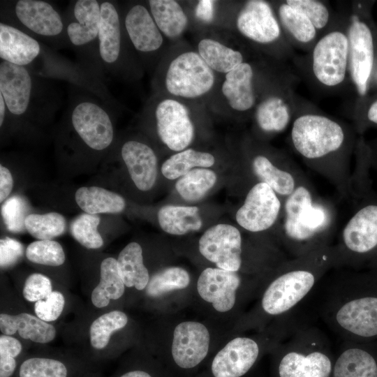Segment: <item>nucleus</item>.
I'll use <instances>...</instances> for the list:
<instances>
[{
	"label": "nucleus",
	"instance_id": "nucleus-1",
	"mask_svg": "<svg viewBox=\"0 0 377 377\" xmlns=\"http://www.w3.org/2000/svg\"><path fill=\"white\" fill-rule=\"evenodd\" d=\"M327 288L320 310L325 324L343 341L377 339V271L346 269Z\"/></svg>",
	"mask_w": 377,
	"mask_h": 377
},
{
	"label": "nucleus",
	"instance_id": "nucleus-2",
	"mask_svg": "<svg viewBox=\"0 0 377 377\" xmlns=\"http://www.w3.org/2000/svg\"><path fill=\"white\" fill-rule=\"evenodd\" d=\"M290 138L305 163L327 179L341 198L352 200L351 143L346 128L326 116L304 114L293 120Z\"/></svg>",
	"mask_w": 377,
	"mask_h": 377
},
{
	"label": "nucleus",
	"instance_id": "nucleus-3",
	"mask_svg": "<svg viewBox=\"0 0 377 377\" xmlns=\"http://www.w3.org/2000/svg\"><path fill=\"white\" fill-rule=\"evenodd\" d=\"M336 219L334 205L320 197L306 177L283 200L280 243L290 258L300 257L331 244Z\"/></svg>",
	"mask_w": 377,
	"mask_h": 377
},
{
	"label": "nucleus",
	"instance_id": "nucleus-4",
	"mask_svg": "<svg viewBox=\"0 0 377 377\" xmlns=\"http://www.w3.org/2000/svg\"><path fill=\"white\" fill-rule=\"evenodd\" d=\"M334 269L332 244L297 258H290L274 270L259 302V319H279L294 309L312 292L323 276Z\"/></svg>",
	"mask_w": 377,
	"mask_h": 377
},
{
	"label": "nucleus",
	"instance_id": "nucleus-5",
	"mask_svg": "<svg viewBox=\"0 0 377 377\" xmlns=\"http://www.w3.org/2000/svg\"><path fill=\"white\" fill-rule=\"evenodd\" d=\"M355 208L332 244L334 269L377 271V193L353 201Z\"/></svg>",
	"mask_w": 377,
	"mask_h": 377
},
{
	"label": "nucleus",
	"instance_id": "nucleus-6",
	"mask_svg": "<svg viewBox=\"0 0 377 377\" xmlns=\"http://www.w3.org/2000/svg\"><path fill=\"white\" fill-rule=\"evenodd\" d=\"M274 351L276 377H331L335 355L316 326L302 323Z\"/></svg>",
	"mask_w": 377,
	"mask_h": 377
},
{
	"label": "nucleus",
	"instance_id": "nucleus-7",
	"mask_svg": "<svg viewBox=\"0 0 377 377\" xmlns=\"http://www.w3.org/2000/svg\"><path fill=\"white\" fill-rule=\"evenodd\" d=\"M214 82L212 69L195 52L182 53L172 60L165 76V86L171 94L188 98L206 94Z\"/></svg>",
	"mask_w": 377,
	"mask_h": 377
},
{
	"label": "nucleus",
	"instance_id": "nucleus-8",
	"mask_svg": "<svg viewBox=\"0 0 377 377\" xmlns=\"http://www.w3.org/2000/svg\"><path fill=\"white\" fill-rule=\"evenodd\" d=\"M282 209L283 199L267 184L258 182L248 191L235 218L244 230L259 233L279 223Z\"/></svg>",
	"mask_w": 377,
	"mask_h": 377
},
{
	"label": "nucleus",
	"instance_id": "nucleus-9",
	"mask_svg": "<svg viewBox=\"0 0 377 377\" xmlns=\"http://www.w3.org/2000/svg\"><path fill=\"white\" fill-rule=\"evenodd\" d=\"M348 70V40L341 31H332L316 43L312 52V71L316 79L326 87H337Z\"/></svg>",
	"mask_w": 377,
	"mask_h": 377
},
{
	"label": "nucleus",
	"instance_id": "nucleus-10",
	"mask_svg": "<svg viewBox=\"0 0 377 377\" xmlns=\"http://www.w3.org/2000/svg\"><path fill=\"white\" fill-rule=\"evenodd\" d=\"M199 251L218 268L238 272L242 267V237L229 224H217L207 229L199 239Z\"/></svg>",
	"mask_w": 377,
	"mask_h": 377
},
{
	"label": "nucleus",
	"instance_id": "nucleus-11",
	"mask_svg": "<svg viewBox=\"0 0 377 377\" xmlns=\"http://www.w3.org/2000/svg\"><path fill=\"white\" fill-rule=\"evenodd\" d=\"M71 121L81 140L91 149L103 150L112 143L113 126L109 114L91 101L79 102L73 108Z\"/></svg>",
	"mask_w": 377,
	"mask_h": 377
},
{
	"label": "nucleus",
	"instance_id": "nucleus-12",
	"mask_svg": "<svg viewBox=\"0 0 377 377\" xmlns=\"http://www.w3.org/2000/svg\"><path fill=\"white\" fill-rule=\"evenodd\" d=\"M348 71L357 92L367 91L374 59L373 36L368 26L356 15L352 17L348 31Z\"/></svg>",
	"mask_w": 377,
	"mask_h": 377
},
{
	"label": "nucleus",
	"instance_id": "nucleus-13",
	"mask_svg": "<svg viewBox=\"0 0 377 377\" xmlns=\"http://www.w3.org/2000/svg\"><path fill=\"white\" fill-rule=\"evenodd\" d=\"M158 135L171 150L186 148L194 137V127L187 108L173 99L161 101L155 110Z\"/></svg>",
	"mask_w": 377,
	"mask_h": 377
},
{
	"label": "nucleus",
	"instance_id": "nucleus-14",
	"mask_svg": "<svg viewBox=\"0 0 377 377\" xmlns=\"http://www.w3.org/2000/svg\"><path fill=\"white\" fill-rule=\"evenodd\" d=\"M264 344L258 339L238 337L230 340L214 357V377H242L255 364Z\"/></svg>",
	"mask_w": 377,
	"mask_h": 377
},
{
	"label": "nucleus",
	"instance_id": "nucleus-15",
	"mask_svg": "<svg viewBox=\"0 0 377 377\" xmlns=\"http://www.w3.org/2000/svg\"><path fill=\"white\" fill-rule=\"evenodd\" d=\"M251 169L258 182L267 184L283 200L306 177L289 158L274 159L262 154L253 157Z\"/></svg>",
	"mask_w": 377,
	"mask_h": 377
},
{
	"label": "nucleus",
	"instance_id": "nucleus-16",
	"mask_svg": "<svg viewBox=\"0 0 377 377\" xmlns=\"http://www.w3.org/2000/svg\"><path fill=\"white\" fill-rule=\"evenodd\" d=\"M210 343L207 328L202 323L185 321L178 324L173 332L171 353L181 368L191 369L207 356Z\"/></svg>",
	"mask_w": 377,
	"mask_h": 377
},
{
	"label": "nucleus",
	"instance_id": "nucleus-17",
	"mask_svg": "<svg viewBox=\"0 0 377 377\" xmlns=\"http://www.w3.org/2000/svg\"><path fill=\"white\" fill-rule=\"evenodd\" d=\"M242 278L237 272L220 268H206L198 277L197 290L200 297L212 303L219 312L231 310L237 300Z\"/></svg>",
	"mask_w": 377,
	"mask_h": 377
},
{
	"label": "nucleus",
	"instance_id": "nucleus-18",
	"mask_svg": "<svg viewBox=\"0 0 377 377\" xmlns=\"http://www.w3.org/2000/svg\"><path fill=\"white\" fill-rule=\"evenodd\" d=\"M239 32L260 44H269L281 36V27L270 5L263 0L248 1L237 17Z\"/></svg>",
	"mask_w": 377,
	"mask_h": 377
},
{
	"label": "nucleus",
	"instance_id": "nucleus-19",
	"mask_svg": "<svg viewBox=\"0 0 377 377\" xmlns=\"http://www.w3.org/2000/svg\"><path fill=\"white\" fill-rule=\"evenodd\" d=\"M33 79L26 66L5 61L0 64V94L13 115L24 114L31 104Z\"/></svg>",
	"mask_w": 377,
	"mask_h": 377
},
{
	"label": "nucleus",
	"instance_id": "nucleus-20",
	"mask_svg": "<svg viewBox=\"0 0 377 377\" xmlns=\"http://www.w3.org/2000/svg\"><path fill=\"white\" fill-rule=\"evenodd\" d=\"M15 15L28 30L41 36L59 35L64 22L59 13L49 3L39 0H19L15 3Z\"/></svg>",
	"mask_w": 377,
	"mask_h": 377
},
{
	"label": "nucleus",
	"instance_id": "nucleus-21",
	"mask_svg": "<svg viewBox=\"0 0 377 377\" xmlns=\"http://www.w3.org/2000/svg\"><path fill=\"white\" fill-rule=\"evenodd\" d=\"M369 343L344 341L335 355L331 377H377V357Z\"/></svg>",
	"mask_w": 377,
	"mask_h": 377
},
{
	"label": "nucleus",
	"instance_id": "nucleus-22",
	"mask_svg": "<svg viewBox=\"0 0 377 377\" xmlns=\"http://www.w3.org/2000/svg\"><path fill=\"white\" fill-rule=\"evenodd\" d=\"M121 154L136 187L143 191L151 189L157 177V158L153 149L145 143L130 140L123 145Z\"/></svg>",
	"mask_w": 377,
	"mask_h": 377
},
{
	"label": "nucleus",
	"instance_id": "nucleus-23",
	"mask_svg": "<svg viewBox=\"0 0 377 377\" xmlns=\"http://www.w3.org/2000/svg\"><path fill=\"white\" fill-rule=\"evenodd\" d=\"M124 25L135 48L142 52H154L161 46L163 36L151 14L137 4L128 11Z\"/></svg>",
	"mask_w": 377,
	"mask_h": 377
},
{
	"label": "nucleus",
	"instance_id": "nucleus-24",
	"mask_svg": "<svg viewBox=\"0 0 377 377\" xmlns=\"http://www.w3.org/2000/svg\"><path fill=\"white\" fill-rule=\"evenodd\" d=\"M38 42L17 28L0 23V58L13 64L26 66L40 52Z\"/></svg>",
	"mask_w": 377,
	"mask_h": 377
},
{
	"label": "nucleus",
	"instance_id": "nucleus-25",
	"mask_svg": "<svg viewBox=\"0 0 377 377\" xmlns=\"http://www.w3.org/2000/svg\"><path fill=\"white\" fill-rule=\"evenodd\" d=\"M73 13V20L66 27L71 43L84 46L98 38L101 3L96 0H78L74 4Z\"/></svg>",
	"mask_w": 377,
	"mask_h": 377
},
{
	"label": "nucleus",
	"instance_id": "nucleus-26",
	"mask_svg": "<svg viewBox=\"0 0 377 377\" xmlns=\"http://www.w3.org/2000/svg\"><path fill=\"white\" fill-rule=\"evenodd\" d=\"M253 71L251 66L243 62L226 73L222 92L230 106L237 111H246L254 105Z\"/></svg>",
	"mask_w": 377,
	"mask_h": 377
},
{
	"label": "nucleus",
	"instance_id": "nucleus-27",
	"mask_svg": "<svg viewBox=\"0 0 377 377\" xmlns=\"http://www.w3.org/2000/svg\"><path fill=\"white\" fill-rule=\"evenodd\" d=\"M0 330L3 334L9 336L18 332L22 338L40 343H49L56 336V330L52 325L27 313L17 315L1 313Z\"/></svg>",
	"mask_w": 377,
	"mask_h": 377
},
{
	"label": "nucleus",
	"instance_id": "nucleus-28",
	"mask_svg": "<svg viewBox=\"0 0 377 377\" xmlns=\"http://www.w3.org/2000/svg\"><path fill=\"white\" fill-rule=\"evenodd\" d=\"M98 52L103 61L114 64L121 51V26L118 12L110 1L101 3V22L98 35Z\"/></svg>",
	"mask_w": 377,
	"mask_h": 377
},
{
	"label": "nucleus",
	"instance_id": "nucleus-29",
	"mask_svg": "<svg viewBox=\"0 0 377 377\" xmlns=\"http://www.w3.org/2000/svg\"><path fill=\"white\" fill-rule=\"evenodd\" d=\"M255 118L263 132L267 134L281 133L292 121L290 103L281 96L267 97L258 105Z\"/></svg>",
	"mask_w": 377,
	"mask_h": 377
},
{
	"label": "nucleus",
	"instance_id": "nucleus-30",
	"mask_svg": "<svg viewBox=\"0 0 377 377\" xmlns=\"http://www.w3.org/2000/svg\"><path fill=\"white\" fill-rule=\"evenodd\" d=\"M158 221L165 232L182 235L200 229L202 222L195 206L165 205L158 212Z\"/></svg>",
	"mask_w": 377,
	"mask_h": 377
},
{
	"label": "nucleus",
	"instance_id": "nucleus-31",
	"mask_svg": "<svg viewBox=\"0 0 377 377\" xmlns=\"http://www.w3.org/2000/svg\"><path fill=\"white\" fill-rule=\"evenodd\" d=\"M75 198L78 206L90 214L119 213L126 207V202L120 195L98 186L79 188Z\"/></svg>",
	"mask_w": 377,
	"mask_h": 377
},
{
	"label": "nucleus",
	"instance_id": "nucleus-32",
	"mask_svg": "<svg viewBox=\"0 0 377 377\" xmlns=\"http://www.w3.org/2000/svg\"><path fill=\"white\" fill-rule=\"evenodd\" d=\"M117 260L120 276L126 287H134L138 290L146 288L149 275L143 263L142 249L139 244H128Z\"/></svg>",
	"mask_w": 377,
	"mask_h": 377
},
{
	"label": "nucleus",
	"instance_id": "nucleus-33",
	"mask_svg": "<svg viewBox=\"0 0 377 377\" xmlns=\"http://www.w3.org/2000/svg\"><path fill=\"white\" fill-rule=\"evenodd\" d=\"M100 281L91 293L92 304L98 308L106 306L111 300H118L124 294L125 285L120 276L117 260L107 258L101 264Z\"/></svg>",
	"mask_w": 377,
	"mask_h": 377
},
{
	"label": "nucleus",
	"instance_id": "nucleus-34",
	"mask_svg": "<svg viewBox=\"0 0 377 377\" xmlns=\"http://www.w3.org/2000/svg\"><path fill=\"white\" fill-rule=\"evenodd\" d=\"M151 14L159 30L170 38L180 36L188 18L180 5L173 0H149Z\"/></svg>",
	"mask_w": 377,
	"mask_h": 377
},
{
	"label": "nucleus",
	"instance_id": "nucleus-35",
	"mask_svg": "<svg viewBox=\"0 0 377 377\" xmlns=\"http://www.w3.org/2000/svg\"><path fill=\"white\" fill-rule=\"evenodd\" d=\"M198 54L212 70L219 73H228L243 63L240 52L209 38L199 42Z\"/></svg>",
	"mask_w": 377,
	"mask_h": 377
},
{
	"label": "nucleus",
	"instance_id": "nucleus-36",
	"mask_svg": "<svg viewBox=\"0 0 377 377\" xmlns=\"http://www.w3.org/2000/svg\"><path fill=\"white\" fill-rule=\"evenodd\" d=\"M215 158L207 152L187 149L171 156L161 166L163 175L168 179H175L188 173L195 167L209 168Z\"/></svg>",
	"mask_w": 377,
	"mask_h": 377
},
{
	"label": "nucleus",
	"instance_id": "nucleus-37",
	"mask_svg": "<svg viewBox=\"0 0 377 377\" xmlns=\"http://www.w3.org/2000/svg\"><path fill=\"white\" fill-rule=\"evenodd\" d=\"M217 179L216 173L206 168H194L181 177L175 184L180 196L186 201L201 200L214 186Z\"/></svg>",
	"mask_w": 377,
	"mask_h": 377
},
{
	"label": "nucleus",
	"instance_id": "nucleus-38",
	"mask_svg": "<svg viewBox=\"0 0 377 377\" xmlns=\"http://www.w3.org/2000/svg\"><path fill=\"white\" fill-rule=\"evenodd\" d=\"M278 15L282 26L296 41L309 43L316 38L317 29L313 24L286 2L280 5Z\"/></svg>",
	"mask_w": 377,
	"mask_h": 377
},
{
	"label": "nucleus",
	"instance_id": "nucleus-39",
	"mask_svg": "<svg viewBox=\"0 0 377 377\" xmlns=\"http://www.w3.org/2000/svg\"><path fill=\"white\" fill-rule=\"evenodd\" d=\"M66 227L64 216L57 212L31 214L25 219L26 230L39 240H52L62 235Z\"/></svg>",
	"mask_w": 377,
	"mask_h": 377
},
{
	"label": "nucleus",
	"instance_id": "nucleus-40",
	"mask_svg": "<svg viewBox=\"0 0 377 377\" xmlns=\"http://www.w3.org/2000/svg\"><path fill=\"white\" fill-rule=\"evenodd\" d=\"M128 317L121 311H112L97 318L90 327V343L97 350L105 348L113 332L124 327Z\"/></svg>",
	"mask_w": 377,
	"mask_h": 377
},
{
	"label": "nucleus",
	"instance_id": "nucleus-41",
	"mask_svg": "<svg viewBox=\"0 0 377 377\" xmlns=\"http://www.w3.org/2000/svg\"><path fill=\"white\" fill-rule=\"evenodd\" d=\"M190 283L188 273L183 268L171 267L154 274L146 287L149 297H156L168 292L186 288Z\"/></svg>",
	"mask_w": 377,
	"mask_h": 377
},
{
	"label": "nucleus",
	"instance_id": "nucleus-42",
	"mask_svg": "<svg viewBox=\"0 0 377 377\" xmlns=\"http://www.w3.org/2000/svg\"><path fill=\"white\" fill-rule=\"evenodd\" d=\"M99 223L100 217L97 214H81L72 221L71 233L76 241L87 249H98L103 244L97 230Z\"/></svg>",
	"mask_w": 377,
	"mask_h": 377
},
{
	"label": "nucleus",
	"instance_id": "nucleus-43",
	"mask_svg": "<svg viewBox=\"0 0 377 377\" xmlns=\"http://www.w3.org/2000/svg\"><path fill=\"white\" fill-rule=\"evenodd\" d=\"M68 369L58 360L34 357L25 360L20 366L19 377H68Z\"/></svg>",
	"mask_w": 377,
	"mask_h": 377
},
{
	"label": "nucleus",
	"instance_id": "nucleus-44",
	"mask_svg": "<svg viewBox=\"0 0 377 377\" xmlns=\"http://www.w3.org/2000/svg\"><path fill=\"white\" fill-rule=\"evenodd\" d=\"M27 258L34 263L59 266L65 261V253L61 245L54 240H37L26 249Z\"/></svg>",
	"mask_w": 377,
	"mask_h": 377
},
{
	"label": "nucleus",
	"instance_id": "nucleus-45",
	"mask_svg": "<svg viewBox=\"0 0 377 377\" xmlns=\"http://www.w3.org/2000/svg\"><path fill=\"white\" fill-rule=\"evenodd\" d=\"M1 215L6 228L12 232L20 233L26 230L25 219L29 215L27 200L20 195L7 199L1 206Z\"/></svg>",
	"mask_w": 377,
	"mask_h": 377
},
{
	"label": "nucleus",
	"instance_id": "nucleus-46",
	"mask_svg": "<svg viewBox=\"0 0 377 377\" xmlns=\"http://www.w3.org/2000/svg\"><path fill=\"white\" fill-rule=\"evenodd\" d=\"M286 3L304 15L316 29H322L329 22V10L325 4L319 1L288 0Z\"/></svg>",
	"mask_w": 377,
	"mask_h": 377
},
{
	"label": "nucleus",
	"instance_id": "nucleus-47",
	"mask_svg": "<svg viewBox=\"0 0 377 377\" xmlns=\"http://www.w3.org/2000/svg\"><path fill=\"white\" fill-rule=\"evenodd\" d=\"M22 344L17 339L2 334L0 337V377H11L17 368L15 358L22 351Z\"/></svg>",
	"mask_w": 377,
	"mask_h": 377
},
{
	"label": "nucleus",
	"instance_id": "nucleus-48",
	"mask_svg": "<svg viewBox=\"0 0 377 377\" xmlns=\"http://www.w3.org/2000/svg\"><path fill=\"white\" fill-rule=\"evenodd\" d=\"M52 292V286L50 279L39 273L29 275L23 288L24 299L31 302L46 299Z\"/></svg>",
	"mask_w": 377,
	"mask_h": 377
},
{
	"label": "nucleus",
	"instance_id": "nucleus-49",
	"mask_svg": "<svg viewBox=\"0 0 377 377\" xmlns=\"http://www.w3.org/2000/svg\"><path fill=\"white\" fill-rule=\"evenodd\" d=\"M65 299L59 291H52L48 297L35 302L34 311L37 317L45 322L57 320L61 314Z\"/></svg>",
	"mask_w": 377,
	"mask_h": 377
},
{
	"label": "nucleus",
	"instance_id": "nucleus-50",
	"mask_svg": "<svg viewBox=\"0 0 377 377\" xmlns=\"http://www.w3.org/2000/svg\"><path fill=\"white\" fill-rule=\"evenodd\" d=\"M24 255L22 244L16 239L6 237L0 240V265L6 268L17 263Z\"/></svg>",
	"mask_w": 377,
	"mask_h": 377
},
{
	"label": "nucleus",
	"instance_id": "nucleus-51",
	"mask_svg": "<svg viewBox=\"0 0 377 377\" xmlns=\"http://www.w3.org/2000/svg\"><path fill=\"white\" fill-rule=\"evenodd\" d=\"M13 186V179L10 170L0 165V202H2L10 193Z\"/></svg>",
	"mask_w": 377,
	"mask_h": 377
},
{
	"label": "nucleus",
	"instance_id": "nucleus-52",
	"mask_svg": "<svg viewBox=\"0 0 377 377\" xmlns=\"http://www.w3.org/2000/svg\"><path fill=\"white\" fill-rule=\"evenodd\" d=\"M214 1L200 0L195 8V16L200 20L209 23L214 17Z\"/></svg>",
	"mask_w": 377,
	"mask_h": 377
},
{
	"label": "nucleus",
	"instance_id": "nucleus-53",
	"mask_svg": "<svg viewBox=\"0 0 377 377\" xmlns=\"http://www.w3.org/2000/svg\"><path fill=\"white\" fill-rule=\"evenodd\" d=\"M367 116L369 122L377 125V100L370 105Z\"/></svg>",
	"mask_w": 377,
	"mask_h": 377
},
{
	"label": "nucleus",
	"instance_id": "nucleus-54",
	"mask_svg": "<svg viewBox=\"0 0 377 377\" xmlns=\"http://www.w3.org/2000/svg\"><path fill=\"white\" fill-rule=\"evenodd\" d=\"M119 377H152L149 373L142 370H133L124 373Z\"/></svg>",
	"mask_w": 377,
	"mask_h": 377
},
{
	"label": "nucleus",
	"instance_id": "nucleus-55",
	"mask_svg": "<svg viewBox=\"0 0 377 377\" xmlns=\"http://www.w3.org/2000/svg\"><path fill=\"white\" fill-rule=\"evenodd\" d=\"M7 107L3 96L0 94V126H2Z\"/></svg>",
	"mask_w": 377,
	"mask_h": 377
}]
</instances>
